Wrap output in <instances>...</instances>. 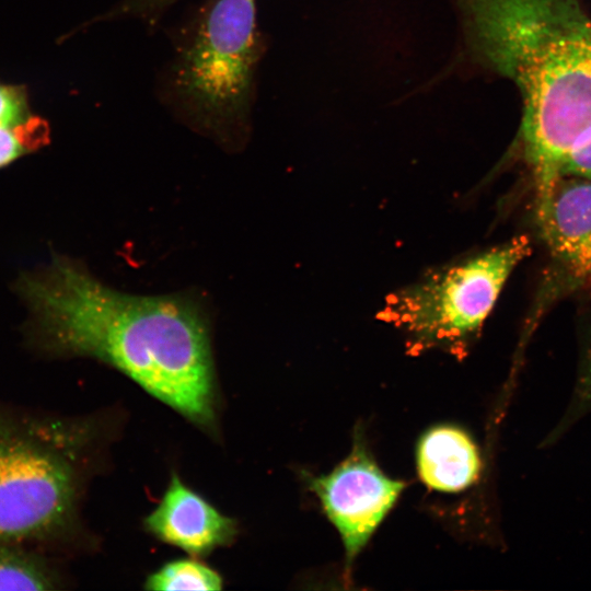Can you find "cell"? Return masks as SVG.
Listing matches in <instances>:
<instances>
[{
    "mask_svg": "<svg viewBox=\"0 0 591 591\" xmlns=\"http://www.w3.org/2000/svg\"><path fill=\"white\" fill-rule=\"evenodd\" d=\"M18 290L32 311L35 348L107 363L192 422L213 427L210 329L196 299L125 293L63 257L23 276Z\"/></svg>",
    "mask_w": 591,
    "mask_h": 591,
    "instance_id": "cell-1",
    "label": "cell"
},
{
    "mask_svg": "<svg viewBox=\"0 0 591 591\" xmlns=\"http://www.w3.org/2000/svg\"><path fill=\"white\" fill-rule=\"evenodd\" d=\"M306 480L339 533L348 567L405 487L403 482L384 474L358 440L351 453L332 472L308 476Z\"/></svg>",
    "mask_w": 591,
    "mask_h": 591,
    "instance_id": "cell-6",
    "label": "cell"
},
{
    "mask_svg": "<svg viewBox=\"0 0 591 591\" xmlns=\"http://www.w3.org/2000/svg\"><path fill=\"white\" fill-rule=\"evenodd\" d=\"M144 589L217 591L222 589V578L216 570L196 559H178L151 573L144 582Z\"/></svg>",
    "mask_w": 591,
    "mask_h": 591,
    "instance_id": "cell-11",
    "label": "cell"
},
{
    "mask_svg": "<svg viewBox=\"0 0 591 591\" xmlns=\"http://www.w3.org/2000/svg\"><path fill=\"white\" fill-rule=\"evenodd\" d=\"M576 398L577 407L586 408L591 406V338L586 351Z\"/></svg>",
    "mask_w": 591,
    "mask_h": 591,
    "instance_id": "cell-16",
    "label": "cell"
},
{
    "mask_svg": "<svg viewBox=\"0 0 591 591\" xmlns=\"http://www.w3.org/2000/svg\"><path fill=\"white\" fill-rule=\"evenodd\" d=\"M531 253L518 235L436 268L390 296L381 317L418 347L460 350L477 336L507 280Z\"/></svg>",
    "mask_w": 591,
    "mask_h": 591,
    "instance_id": "cell-5",
    "label": "cell"
},
{
    "mask_svg": "<svg viewBox=\"0 0 591 591\" xmlns=\"http://www.w3.org/2000/svg\"><path fill=\"white\" fill-rule=\"evenodd\" d=\"M48 136L47 123L37 116L31 115L18 124L0 125V166L47 144Z\"/></svg>",
    "mask_w": 591,
    "mask_h": 591,
    "instance_id": "cell-12",
    "label": "cell"
},
{
    "mask_svg": "<svg viewBox=\"0 0 591 591\" xmlns=\"http://www.w3.org/2000/svg\"><path fill=\"white\" fill-rule=\"evenodd\" d=\"M467 46L522 100L520 143L535 194L591 131V18L580 0H456Z\"/></svg>",
    "mask_w": 591,
    "mask_h": 591,
    "instance_id": "cell-2",
    "label": "cell"
},
{
    "mask_svg": "<svg viewBox=\"0 0 591 591\" xmlns=\"http://www.w3.org/2000/svg\"><path fill=\"white\" fill-rule=\"evenodd\" d=\"M177 0H123L103 15L101 21L135 18L153 23Z\"/></svg>",
    "mask_w": 591,
    "mask_h": 591,
    "instance_id": "cell-13",
    "label": "cell"
},
{
    "mask_svg": "<svg viewBox=\"0 0 591 591\" xmlns=\"http://www.w3.org/2000/svg\"><path fill=\"white\" fill-rule=\"evenodd\" d=\"M86 436L81 424L0 401V541L47 554L72 538Z\"/></svg>",
    "mask_w": 591,
    "mask_h": 591,
    "instance_id": "cell-3",
    "label": "cell"
},
{
    "mask_svg": "<svg viewBox=\"0 0 591 591\" xmlns=\"http://www.w3.org/2000/svg\"><path fill=\"white\" fill-rule=\"evenodd\" d=\"M417 470L430 488L455 493L472 485L479 473L477 449L466 432L453 426L426 431L417 444Z\"/></svg>",
    "mask_w": 591,
    "mask_h": 591,
    "instance_id": "cell-9",
    "label": "cell"
},
{
    "mask_svg": "<svg viewBox=\"0 0 591 591\" xmlns=\"http://www.w3.org/2000/svg\"><path fill=\"white\" fill-rule=\"evenodd\" d=\"M535 219L549 255L544 301L564 292L591 290V181L558 176L535 195Z\"/></svg>",
    "mask_w": 591,
    "mask_h": 591,
    "instance_id": "cell-7",
    "label": "cell"
},
{
    "mask_svg": "<svg viewBox=\"0 0 591 591\" xmlns=\"http://www.w3.org/2000/svg\"><path fill=\"white\" fill-rule=\"evenodd\" d=\"M61 582L47 554L0 541V590H55Z\"/></svg>",
    "mask_w": 591,
    "mask_h": 591,
    "instance_id": "cell-10",
    "label": "cell"
},
{
    "mask_svg": "<svg viewBox=\"0 0 591 591\" xmlns=\"http://www.w3.org/2000/svg\"><path fill=\"white\" fill-rule=\"evenodd\" d=\"M144 525L157 538L194 557L230 544L237 533L233 519L188 488L176 474Z\"/></svg>",
    "mask_w": 591,
    "mask_h": 591,
    "instance_id": "cell-8",
    "label": "cell"
},
{
    "mask_svg": "<svg viewBox=\"0 0 591 591\" xmlns=\"http://www.w3.org/2000/svg\"><path fill=\"white\" fill-rule=\"evenodd\" d=\"M260 51L254 0H212L166 74L167 102L188 126L240 148L250 131Z\"/></svg>",
    "mask_w": 591,
    "mask_h": 591,
    "instance_id": "cell-4",
    "label": "cell"
},
{
    "mask_svg": "<svg viewBox=\"0 0 591 591\" xmlns=\"http://www.w3.org/2000/svg\"><path fill=\"white\" fill-rule=\"evenodd\" d=\"M28 116L27 97L21 86L0 84V125H12Z\"/></svg>",
    "mask_w": 591,
    "mask_h": 591,
    "instance_id": "cell-14",
    "label": "cell"
},
{
    "mask_svg": "<svg viewBox=\"0 0 591 591\" xmlns=\"http://www.w3.org/2000/svg\"><path fill=\"white\" fill-rule=\"evenodd\" d=\"M575 175L591 181V131L583 136L564 161L561 174Z\"/></svg>",
    "mask_w": 591,
    "mask_h": 591,
    "instance_id": "cell-15",
    "label": "cell"
}]
</instances>
